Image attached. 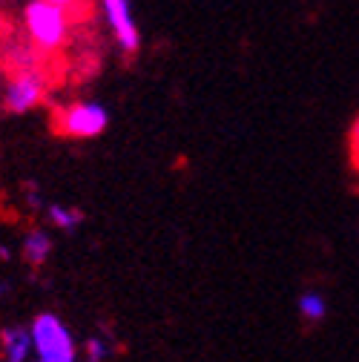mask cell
Wrapping results in <instances>:
<instances>
[{
  "label": "cell",
  "mask_w": 359,
  "mask_h": 362,
  "mask_svg": "<svg viewBox=\"0 0 359 362\" xmlns=\"http://www.w3.org/2000/svg\"><path fill=\"white\" fill-rule=\"evenodd\" d=\"M37 362H78V342L58 313L43 310L29 322Z\"/></svg>",
  "instance_id": "obj_1"
},
{
  "label": "cell",
  "mask_w": 359,
  "mask_h": 362,
  "mask_svg": "<svg viewBox=\"0 0 359 362\" xmlns=\"http://www.w3.org/2000/svg\"><path fill=\"white\" fill-rule=\"evenodd\" d=\"M23 23L29 32V40L40 52H58L69 40V9L52 6L47 0H32L23 12Z\"/></svg>",
  "instance_id": "obj_2"
},
{
  "label": "cell",
  "mask_w": 359,
  "mask_h": 362,
  "mask_svg": "<svg viewBox=\"0 0 359 362\" xmlns=\"http://www.w3.org/2000/svg\"><path fill=\"white\" fill-rule=\"evenodd\" d=\"M107 127L110 110L101 104H72L55 121V129L61 135H69V139H95Z\"/></svg>",
  "instance_id": "obj_3"
},
{
  "label": "cell",
  "mask_w": 359,
  "mask_h": 362,
  "mask_svg": "<svg viewBox=\"0 0 359 362\" xmlns=\"http://www.w3.org/2000/svg\"><path fill=\"white\" fill-rule=\"evenodd\" d=\"M43 95H47V75L40 72H18L9 86H6V95H4V104L9 112L15 115H23L29 110H35Z\"/></svg>",
  "instance_id": "obj_4"
},
{
  "label": "cell",
  "mask_w": 359,
  "mask_h": 362,
  "mask_svg": "<svg viewBox=\"0 0 359 362\" xmlns=\"http://www.w3.org/2000/svg\"><path fill=\"white\" fill-rule=\"evenodd\" d=\"M104 4V12H107V21L115 32V40L118 47L126 52V55H136L141 49V35H139V26H136V18H132V9H129V0H101Z\"/></svg>",
  "instance_id": "obj_5"
},
{
  "label": "cell",
  "mask_w": 359,
  "mask_h": 362,
  "mask_svg": "<svg viewBox=\"0 0 359 362\" xmlns=\"http://www.w3.org/2000/svg\"><path fill=\"white\" fill-rule=\"evenodd\" d=\"M32 331L29 325H4L0 328V362H32Z\"/></svg>",
  "instance_id": "obj_6"
},
{
  "label": "cell",
  "mask_w": 359,
  "mask_h": 362,
  "mask_svg": "<svg viewBox=\"0 0 359 362\" xmlns=\"http://www.w3.org/2000/svg\"><path fill=\"white\" fill-rule=\"evenodd\" d=\"M52 247H55V242H52V236H49L47 230H29V233L23 236L20 256H23L26 264L37 267V264H43V262L52 256Z\"/></svg>",
  "instance_id": "obj_7"
},
{
  "label": "cell",
  "mask_w": 359,
  "mask_h": 362,
  "mask_svg": "<svg viewBox=\"0 0 359 362\" xmlns=\"http://www.w3.org/2000/svg\"><path fill=\"white\" fill-rule=\"evenodd\" d=\"M296 308H299V316H302L305 322H310V325L322 322L325 316H328V302H325V296H322L319 291H305V293L299 296Z\"/></svg>",
  "instance_id": "obj_8"
},
{
  "label": "cell",
  "mask_w": 359,
  "mask_h": 362,
  "mask_svg": "<svg viewBox=\"0 0 359 362\" xmlns=\"http://www.w3.org/2000/svg\"><path fill=\"white\" fill-rule=\"evenodd\" d=\"M115 354V342L107 337V334H93L83 339V348H81V356L83 362H110Z\"/></svg>",
  "instance_id": "obj_9"
},
{
  "label": "cell",
  "mask_w": 359,
  "mask_h": 362,
  "mask_svg": "<svg viewBox=\"0 0 359 362\" xmlns=\"http://www.w3.org/2000/svg\"><path fill=\"white\" fill-rule=\"evenodd\" d=\"M47 216H49V221L55 224L58 230H75L78 224L83 221V213L81 210H75V207H64V204H49L47 207Z\"/></svg>",
  "instance_id": "obj_10"
},
{
  "label": "cell",
  "mask_w": 359,
  "mask_h": 362,
  "mask_svg": "<svg viewBox=\"0 0 359 362\" xmlns=\"http://www.w3.org/2000/svg\"><path fill=\"white\" fill-rule=\"evenodd\" d=\"M351 161L359 170V118L353 121V129H351Z\"/></svg>",
  "instance_id": "obj_11"
},
{
  "label": "cell",
  "mask_w": 359,
  "mask_h": 362,
  "mask_svg": "<svg viewBox=\"0 0 359 362\" xmlns=\"http://www.w3.org/2000/svg\"><path fill=\"white\" fill-rule=\"evenodd\" d=\"M47 4H52V6H61V9H69L75 0H47Z\"/></svg>",
  "instance_id": "obj_12"
},
{
  "label": "cell",
  "mask_w": 359,
  "mask_h": 362,
  "mask_svg": "<svg viewBox=\"0 0 359 362\" xmlns=\"http://www.w3.org/2000/svg\"><path fill=\"white\" fill-rule=\"evenodd\" d=\"M9 293V285H6V279H0V299H4Z\"/></svg>",
  "instance_id": "obj_13"
},
{
  "label": "cell",
  "mask_w": 359,
  "mask_h": 362,
  "mask_svg": "<svg viewBox=\"0 0 359 362\" xmlns=\"http://www.w3.org/2000/svg\"><path fill=\"white\" fill-rule=\"evenodd\" d=\"M32 362H37V359H32Z\"/></svg>",
  "instance_id": "obj_14"
}]
</instances>
